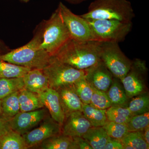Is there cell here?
<instances>
[{
    "label": "cell",
    "instance_id": "12",
    "mask_svg": "<svg viewBox=\"0 0 149 149\" xmlns=\"http://www.w3.org/2000/svg\"><path fill=\"white\" fill-rule=\"evenodd\" d=\"M85 71V78L93 88L105 92L107 91L114 77L101 61Z\"/></svg>",
    "mask_w": 149,
    "mask_h": 149
},
{
    "label": "cell",
    "instance_id": "4",
    "mask_svg": "<svg viewBox=\"0 0 149 149\" xmlns=\"http://www.w3.org/2000/svg\"><path fill=\"white\" fill-rule=\"evenodd\" d=\"M40 31V48L52 56L70 39L69 32L58 9L45 22Z\"/></svg>",
    "mask_w": 149,
    "mask_h": 149
},
{
    "label": "cell",
    "instance_id": "6",
    "mask_svg": "<svg viewBox=\"0 0 149 149\" xmlns=\"http://www.w3.org/2000/svg\"><path fill=\"white\" fill-rule=\"evenodd\" d=\"M99 42L119 43L131 32L133 23L116 19H86Z\"/></svg>",
    "mask_w": 149,
    "mask_h": 149
},
{
    "label": "cell",
    "instance_id": "33",
    "mask_svg": "<svg viewBox=\"0 0 149 149\" xmlns=\"http://www.w3.org/2000/svg\"><path fill=\"white\" fill-rule=\"evenodd\" d=\"M11 118L0 116V136L11 130L10 125Z\"/></svg>",
    "mask_w": 149,
    "mask_h": 149
},
{
    "label": "cell",
    "instance_id": "31",
    "mask_svg": "<svg viewBox=\"0 0 149 149\" xmlns=\"http://www.w3.org/2000/svg\"><path fill=\"white\" fill-rule=\"evenodd\" d=\"M102 127L109 137L118 140L122 139L128 132L126 124L108 120Z\"/></svg>",
    "mask_w": 149,
    "mask_h": 149
},
{
    "label": "cell",
    "instance_id": "29",
    "mask_svg": "<svg viewBox=\"0 0 149 149\" xmlns=\"http://www.w3.org/2000/svg\"><path fill=\"white\" fill-rule=\"evenodd\" d=\"M72 85L77 95L83 103L90 104L93 95V89L86 80L85 75Z\"/></svg>",
    "mask_w": 149,
    "mask_h": 149
},
{
    "label": "cell",
    "instance_id": "21",
    "mask_svg": "<svg viewBox=\"0 0 149 149\" xmlns=\"http://www.w3.org/2000/svg\"><path fill=\"white\" fill-rule=\"evenodd\" d=\"M22 136L13 130L0 136V149H27Z\"/></svg>",
    "mask_w": 149,
    "mask_h": 149
},
{
    "label": "cell",
    "instance_id": "3",
    "mask_svg": "<svg viewBox=\"0 0 149 149\" xmlns=\"http://www.w3.org/2000/svg\"><path fill=\"white\" fill-rule=\"evenodd\" d=\"M80 16L86 19L131 22L135 15L131 3L127 0H95L89 6L88 11Z\"/></svg>",
    "mask_w": 149,
    "mask_h": 149
},
{
    "label": "cell",
    "instance_id": "28",
    "mask_svg": "<svg viewBox=\"0 0 149 149\" xmlns=\"http://www.w3.org/2000/svg\"><path fill=\"white\" fill-rule=\"evenodd\" d=\"M132 99L127 106L133 116L143 114L148 112V94L144 93Z\"/></svg>",
    "mask_w": 149,
    "mask_h": 149
},
{
    "label": "cell",
    "instance_id": "8",
    "mask_svg": "<svg viewBox=\"0 0 149 149\" xmlns=\"http://www.w3.org/2000/svg\"><path fill=\"white\" fill-rule=\"evenodd\" d=\"M57 9L71 39L78 42H99L86 19L74 14L61 2Z\"/></svg>",
    "mask_w": 149,
    "mask_h": 149
},
{
    "label": "cell",
    "instance_id": "10",
    "mask_svg": "<svg viewBox=\"0 0 149 149\" xmlns=\"http://www.w3.org/2000/svg\"><path fill=\"white\" fill-rule=\"evenodd\" d=\"M39 125L22 135L28 149L35 148L46 139L61 133V125L51 117L48 116Z\"/></svg>",
    "mask_w": 149,
    "mask_h": 149
},
{
    "label": "cell",
    "instance_id": "11",
    "mask_svg": "<svg viewBox=\"0 0 149 149\" xmlns=\"http://www.w3.org/2000/svg\"><path fill=\"white\" fill-rule=\"evenodd\" d=\"M45 109L28 112H19L11 118V128L22 136L37 126L48 116Z\"/></svg>",
    "mask_w": 149,
    "mask_h": 149
},
{
    "label": "cell",
    "instance_id": "15",
    "mask_svg": "<svg viewBox=\"0 0 149 149\" xmlns=\"http://www.w3.org/2000/svg\"><path fill=\"white\" fill-rule=\"evenodd\" d=\"M65 115L74 111H82L83 103L75 92L73 85H65L56 90Z\"/></svg>",
    "mask_w": 149,
    "mask_h": 149
},
{
    "label": "cell",
    "instance_id": "7",
    "mask_svg": "<svg viewBox=\"0 0 149 149\" xmlns=\"http://www.w3.org/2000/svg\"><path fill=\"white\" fill-rule=\"evenodd\" d=\"M43 70L48 77L49 88L55 90L62 86L72 85L85 74V70L75 69L53 56L49 65Z\"/></svg>",
    "mask_w": 149,
    "mask_h": 149
},
{
    "label": "cell",
    "instance_id": "30",
    "mask_svg": "<svg viewBox=\"0 0 149 149\" xmlns=\"http://www.w3.org/2000/svg\"><path fill=\"white\" fill-rule=\"evenodd\" d=\"M128 132L142 131L149 125V112L134 115L126 123Z\"/></svg>",
    "mask_w": 149,
    "mask_h": 149
},
{
    "label": "cell",
    "instance_id": "1",
    "mask_svg": "<svg viewBox=\"0 0 149 149\" xmlns=\"http://www.w3.org/2000/svg\"><path fill=\"white\" fill-rule=\"evenodd\" d=\"M101 42H78L70 39L53 57L75 69L85 70L100 61Z\"/></svg>",
    "mask_w": 149,
    "mask_h": 149
},
{
    "label": "cell",
    "instance_id": "17",
    "mask_svg": "<svg viewBox=\"0 0 149 149\" xmlns=\"http://www.w3.org/2000/svg\"><path fill=\"white\" fill-rule=\"evenodd\" d=\"M18 99L21 112L33 111L45 107L39 94L24 88L19 91Z\"/></svg>",
    "mask_w": 149,
    "mask_h": 149
},
{
    "label": "cell",
    "instance_id": "5",
    "mask_svg": "<svg viewBox=\"0 0 149 149\" xmlns=\"http://www.w3.org/2000/svg\"><path fill=\"white\" fill-rule=\"evenodd\" d=\"M100 59L113 77L120 80L126 75L132 64L116 42H101Z\"/></svg>",
    "mask_w": 149,
    "mask_h": 149
},
{
    "label": "cell",
    "instance_id": "37",
    "mask_svg": "<svg viewBox=\"0 0 149 149\" xmlns=\"http://www.w3.org/2000/svg\"><path fill=\"white\" fill-rule=\"evenodd\" d=\"M1 100H0V116H1Z\"/></svg>",
    "mask_w": 149,
    "mask_h": 149
},
{
    "label": "cell",
    "instance_id": "27",
    "mask_svg": "<svg viewBox=\"0 0 149 149\" xmlns=\"http://www.w3.org/2000/svg\"><path fill=\"white\" fill-rule=\"evenodd\" d=\"M31 69L0 60V78L23 77Z\"/></svg>",
    "mask_w": 149,
    "mask_h": 149
},
{
    "label": "cell",
    "instance_id": "23",
    "mask_svg": "<svg viewBox=\"0 0 149 149\" xmlns=\"http://www.w3.org/2000/svg\"><path fill=\"white\" fill-rule=\"evenodd\" d=\"M120 140L123 146V149H149V145L144 139L143 130L128 132Z\"/></svg>",
    "mask_w": 149,
    "mask_h": 149
},
{
    "label": "cell",
    "instance_id": "14",
    "mask_svg": "<svg viewBox=\"0 0 149 149\" xmlns=\"http://www.w3.org/2000/svg\"><path fill=\"white\" fill-rule=\"evenodd\" d=\"M39 95L44 107L48 110L51 117L60 125H62L65 115L62 108L57 91L49 88Z\"/></svg>",
    "mask_w": 149,
    "mask_h": 149
},
{
    "label": "cell",
    "instance_id": "22",
    "mask_svg": "<svg viewBox=\"0 0 149 149\" xmlns=\"http://www.w3.org/2000/svg\"><path fill=\"white\" fill-rule=\"evenodd\" d=\"M82 112L93 127H102L107 121L106 109H101L83 104Z\"/></svg>",
    "mask_w": 149,
    "mask_h": 149
},
{
    "label": "cell",
    "instance_id": "32",
    "mask_svg": "<svg viewBox=\"0 0 149 149\" xmlns=\"http://www.w3.org/2000/svg\"><path fill=\"white\" fill-rule=\"evenodd\" d=\"M93 95L90 104L91 106L101 109H107L111 106V103L106 92L99 91L93 88Z\"/></svg>",
    "mask_w": 149,
    "mask_h": 149
},
{
    "label": "cell",
    "instance_id": "13",
    "mask_svg": "<svg viewBox=\"0 0 149 149\" xmlns=\"http://www.w3.org/2000/svg\"><path fill=\"white\" fill-rule=\"evenodd\" d=\"M93 127L83 112L74 111L65 116L61 125V134L70 137H82Z\"/></svg>",
    "mask_w": 149,
    "mask_h": 149
},
{
    "label": "cell",
    "instance_id": "25",
    "mask_svg": "<svg viewBox=\"0 0 149 149\" xmlns=\"http://www.w3.org/2000/svg\"><path fill=\"white\" fill-rule=\"evenodd\" d=\"M18 93H13L1 100V116L12 118L20 111Z\"/></svg>",
    "mask_w": 149,
    "mask_h": 149
},
{
    "label": "cell",
    "instance_id": "18",
    "mask_svg": "<svg viewBox=\"0 0 149 149\" xmlns=\"http://www.w3.org/2000/svg\"><path fill=\"white\" fill-rule=\"evenodd\" d=\"M93 149H104L110 137L102 127H92L82 136Z\"/></svg>",
    "mask_w": 149,
    "mask_h": 149
},
{
    "label": "cell",
    "instance_id": "2",
    "mask_svg": "<svg viewBox=\"0 0 149 149\" xmlns=\"http://www.w3.org/2000/svg\"><path fill=\"white\" fill-rule=\"evenodd\" d=\"M40 30L25 45L0 54V60L31 69H43L50 62L52 56L40 48Z\"/></svg>",
    "mask_w": 149,
    "mask_h": 149
},
{
    "label": "cell",
    "instance_id": "19",
    "mask_svg": "<svg viewBox=\"0 0 149 149\" xmlns=\"http://www.w3.org/2000/svg\"><path fill=\"white\" fill-rule=\"evenodd\" d=\"M36 148L41 149H77L72 138L61 133L46 139Z\"/></svg>",
    "mask_w": 149,
    "mask_h": 149
},
{
    "label": "cell",
    "instance_id": "9",
    "mask_svg": "<svg viewBox=\"0 0 149 149\" xmlns=\"http://www.w3.org/2000/svg\"><path fill=\"white\" fill-rule=\"evenodd\" d=\"M147 68L145 62L139 59L132 61L130 70L125 77L120 80L128 98L144 93V77Z\"/></svg>",
    "mask_w": 149,
    "mask_h": 149
},
{
    "label": "cell",
    "instance_id": "34",
    "mask_svg": "<svg viewBox=\"0 0 149 149\" xmlns=\"http://www.w3.org/2000/svg\"><path fill=\"white\" fill-rule=\"evenodd\" d=\"M104 149H123L120 140L110 138Z\"/></svg>",
    "mask_w": 149,
    "mask_h": 149
},
{
    "label": "cell",
    "instance_id": "26",
    "mask_svg": "<svg viewBox=\"0 0 149 149\" xmlns=\"http://www.w3.org/2000/svg\"><path fill=\"white\" fill-rule=\"evenodd\" d=\"M106 116L109 121L126 124L133 116L127 106H111L106 109Z\"/></svg>",
    "mask_w": 149,
    "mask_h": 149
},
{
    "label": "cell",
    "instance_id": "38",
    "mask_svg": "<svg viewBox=\"0 0 149 149\" xmlns=\"http://www.w3.org/2000/svg\"><path fill=\"white\" fill-rule=\"evenodd\" d=\"M21 1H22L24 2H27L29 1V0H21Z\"/></svg>",
    "mask_w": 149,
    "mask_h": 149
},
{
    "label": "cell",
    "instance_id": "36",
    "mask_svg": "<svg viewBox=\"0 0 149 149\" xmlns=\"http://www.w3.org/2000/svg\"><path fill=\"white\" fill-rule=\"evenodd\" d=\"M143 134L145 141L149 145V125L143 130Z\"/></svg>",
    "mask_w": 149,
    "mask_h": 149
},
{
    "label": "cell",
    "instance_id": "35",
    "mask_svg": "<svg viewBox=\"0 0 149 149\" xmlns=\"http://www.w3.org/2000/svg\"><path fill=\"white\" fill-rule=\"evenodd\" d=\"M76 146L77 149H93L92 147L82 137L72 138Z\"/></svg>",
    "mask_w": 149,
    "mask_h": 149
},
{
    "label": "cell",
    "instance_id": "16",
    "mask_svg": "<svg viewBox=\"0 0 149 149\" xmlns=\"http://www.w3.org/2000/svg\"><path fill=\"white\" fill-rule=\"evenodd\" d=\"M23 78L24 88L39 95L49 88L48 77L43 69H31Z\"/></svg>",
    "mask_w": 149,
    "mask_h": 149
},
{
    "label": "cell",
    "instance_id": "24",
    "mask_svg": "<svg viewBox=\"0 0 149 149\" xmlns=\"http://www.w3.org/2000/svg\"><path fill=\"white\" fill-rule=\"evenodd\" d=\"M24 88L23 77L0 78V100Z\"/></svg>",
    "mask_w": 149,
    "mask_h": 149
},
{
    "label": "cell",
    "instance_id": "20",
    "mask_svg": "<svg viewBox=\"0 0 149 149\" xmlns=\"http://www.w3.org/2000/svg\"><path fill=\"white\" fill-rule=\"evenodd\" d=\"M118 79L113 77L112 83L106 93L111 106L125 107L128 103V97L123 86Z\"/></svg>",
    "mask_w": 149,
    "mask_h": 149
}]
</instances>
